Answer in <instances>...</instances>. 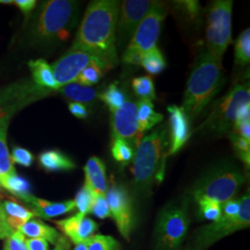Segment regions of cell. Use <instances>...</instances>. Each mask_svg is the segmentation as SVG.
<instances>
[{
	"label": "cell",
	"mask_w": 250,
	"mask_h": 250,
	"mask_svg": "<svg viewBox=\"0 0 250 250\" xmlns=\"http://www.w3.org/2000/svg\"><path fill=\"white\" fill-rule=\"evenodd\" d=\"M85 184L95 195L106 196L107 190V173L104 161L98 157H91L84 168Z\"/></svg>",
	"instance_id": "d6986e66"
},
{
	"label": "cell",
	"mask_w": 250,
	"mask_h": 250,
	"mask_svg": "<svg viewBox=\"0 0 250 250\" xmlns=\"http://www.w3.org/2000/svg\"><path fill=\"white\" fill-rule=\"evenodd\" d=\"M39 163L47 171L71 170L76 168V164L71 158L59 150H46L39 155Z\"/></svg>",
	"instance_id": "603a6c76"
},
{
	"label": "cell",
	"mask_w": 250,
	"mask_h": 250,
	"mask_svg": "<svg viewBox=\"0 0 250 250\" xmlns=\"http://www.w3.org/2000/svg\"><path fill=\"white\" fill-rule=\"evenodd\" d=\"M10 158L12 162H15L24 167H30L34 162L33 154L25 148L20 146H16L13 148Z\"/></svg>",
	"instance_id": "f35d334b"
},
{
	"label": "cell",
	"mask_w": 250,
	"mask_h": 250,
	"mask_svg": "<svg viewBox=\"0 0 250 250\" xmlns=\"http://www.w3.org/2000/svg\"><path fill=\"white\" fill-rule=\"evenodd\" d=\"M168 130L161 125L140 140L134 155V195L143 198L150 195L155 180H161L164 173L165 148L168 146Z\"/></svg>",
	"instance_id": "3957f363"
},
{
	"label": "cell",
	"mask_w": 250,
	"mask_h": 250,
	"mask_svg": "<svg viewBox=\"0 0 250 250\" xmlns=\"http://www.w3.org/2000/svg\"><path fill=\"white\" fill-rule=\"evenodd\" d=\"M79 15V3L71 0L43 2L31 26V36L37 43L55 44L67 41Z\"/></svg>",
	"instance_id": "277c9868"
},
{
	"label": "cell",
	"mask_w": 250,
	"mask_h": 250,
	"mask_svg": "<svg viewBox=\"0 0 250 250\" xmlns=\"http://www.w3.org/2000/svg\"></svg>",
	"instance_id": "c3c4849f"
},
{
	"label": "cell",
	"mask_w": 250,
	"mask_h": 250,
	"mask_svg": "<svg viewBox=\"0 0 250 250\" xmlns=\"http://www.w3.org/2000/svg\"><path fill=\"white\" fill-rule=\"evenodd\" d=\"M87 243H88V240L76 245L73 250H87Z\"/></svg>",
	"instance_id": "7dc6e473"
},
{
	"label": "cell",
	"mask_w": 250,
	"mask_h": 250,
	"mask_svg": "<svg viewBox=\"0 0 250 250\" xmlns=\"http://www.w3.org/2000/svg\"><path fill=\"white\" fill-rule=\"evenodd\" d=\"M240 202L239 200H229L222 205V212L226 217H235L240 211Z\"/></svg>",
	"instance_id": "60d3db41"
},
{
	"label": "cell",
	"mask_w": 250,
	"mask_h": 250,
	"mask_svg": "<svg viewBox=\"0 0 250 250\" xmlns=\"http://www.w3.org/2000/svg\"><path fill=\"white\" fill-rule=\"evenodd\" d=\"M9 113L0 115V178L16 174V170L9 155L7 145V132L9 126Z\"/></svg>",
	"instance_id": "44dd1931"
},
{
	"label": "cell",
	"mask_w": 250,
	"mask_h": 250,
	"mask_svg": "<svg viewBox=\"0 0 250 250\" xmlns=\"http://www.w3.org/2000/svg\"><path fill=\"white\" fill-rule=\"evenodd\" d=\"M140 66L153 75L159 74L164 71L166 68V62L163 54L161 53L158 46L144 55Z\"/></svg>",
	"instance_id": "f546056e"
},
{
	"label": "cell",
	"mask_w": 250,
	"mask_h": 250,
	"mask_svg": "<svg viewBox=\"0 0 250 250\" xmlns=\"http://www.w3.org/2000/svg\"><path fill=\"white\" fill-rule=\"evenodd\" d=\"M36 84L44 89L58 90L59 87L54 78L52 67L43 59L31 61L28 63Z\"/></svg>",
	"instance_id": "cb8c5ba5"
},
{
	"label": "cell",
	"mask_w": 250,
	"mask_h": 250,
	"mask_svg": "<svg viewBox=\"0 0 250 250\" xmlns=\"http://www.w3.org/2000/svg\"><path fill=\"white\" fill-rule=\"evenodd\" d=\"M245 183L240 168L232 161L216 163L195 182L190 193L195 200L207 198L223 205L237 195Z\"/></svg>",
	"instance_id": "5b68a950"
},
{
	"label": "cell",
	"mask_w": 250,
	"mask_h": 250,
	"mask_svg": "<svg viewBox=\"0 0 250 250\" xmlns=\"http://www.w3.org/2000/svg\"><path fill=\"white\" fill-rule=\"evenodd\" d=\"M90 213L95 215L96 217H98L101 220L111 217L106 196L95 195L94 202L91 208Z\"/></svg>",
	"instance_id": "8d00e7d4"
},
{
	"label": "cell",
	"mask_w": 250,
	"mask_h": 250,
	"mask_svg": "<svg viewBox=\"0 0 250 250\" xmlns=\"http://www.w3.org/2000/svg\"><path fill=\"white\" fill-rule=\"evenodd\" d=\"M170 114V148L167 151L168 156L176 154L188 142L190 137L189 119L182 107L171 105L168 107Z\"/></svg>",
	"instance_id": "2e32d148"
},
{
	"label": "cell",
	"mask_w": 250,
	"mask_h": 250,
	"mask_svg": "<svg viewBox=\"0 0 250 250\" xmlns=\"http://www.w3.org/2000/svg\"><path fill=\"white\" fill-rule=\"evenodd\" d=\"M151 0H125L121 2L116 25V48L130 43L144 17L150 9Z\"/></svg>",
	"instance_id": "7c38bea8"
},
{
	"label": "cell",
	"mask_w": 250,
	"mask_h": 250,
	"mask_svg": "<svg viewBox=\"0 0 250 250\" xmlns=\"http://www.w3.org/2000/svg\"><path fill=\"white\" fill-rule=\"evenodd\" d=\"M111 114L113 139L121 138L138 145L141 137L138 134L137 102L127 99L122 107L112 111Z\"/></svg>",
	"instance_id": "5bb4252c"
},
{
	"label": "cell",
	"mask_w": 250,
	"mask_h": 250,
	"mask_svg": "<svg viewBox=\"0 0 250 250\" xmlns=\"http://www.w3.org/2000/svg\"><path fill=\"white\" fill-rule=\"evenodd\" d=\"M61 94L66 99L73 100V102H77L81 104H92L99 99L98 91L94 89L92 86H85L78 83H71L62 87L59 88Z\"/></svg>",
	"instance_id": "d4e9b609"
},
{
	"label": "cell",
	"mask_w": 250,
	"mask_h": 250,
	"mask_svg": "<svg viewBox=\"0 0 250 250\" xmlns=\"http://www.w3.org/2000/svg\"><path fill=\"white\" fill-rule=\"evenodd\" d=\"M232 1L215 0L210 3L207 15V50L223 65V58L232 43Z\"/></svg>",
	"instance_id": "ba28073f"
},
{
	"label": "cell",
	"mask_w": 250,
	"mask_h": 250,
	"mask_svg": "<svg viewBox=\"0 0 250 250\" xmlns=\"http://www.w3.org/2000/svg\"><path fill=\"white\" fill-rule=\"evenodd\" d=\"M240 211L235 217L222 215L218 220L200 228L194 238L190 250H205L215 243L233 232L248 229L250 225V193L245 194L239 200Z\"/></svg>",
	"instance_id": "9c48e42d"
},
{
	"label": "cell",
	"mask_w": 250,
	"mask_h": 250,
	"mask_svg": "<svg viewBox=\"0 0 250 250\" xmlns=\"http://www.w3.org/2000/svg\"><path fill=\"white\" fill-rule=\"evenodd\" d=\"M26 237L23 236L21 232H13L11 236H9L8 239H6L4 250H28L25 244Z\"/></svg>",
	"instance_id": "ab89813d"
},
{
	"label": "cell",
	"mask_w": 250,
	"mask_h": 250,
	"mask_svg": "<svg viewBox=\"0 0 250 250\" xmlns=\"http://www.w3.org/2000/svg\"><path fill=\"white\" fill-rule=\"evenodd\" d=\"M13 232H14L9 228V225L5 220V217L1 208V204H0V239H8L9 236L13 234Z\"/></svg>",
	"instance_id": "f6af8a7d"
},
{
	"label": "cell",
	"mask_w": 250,
	"mask_h": 250,
	"mask_svg": "<svg viewBox=\"0 0 250 250\" xmlns=\"http://www.w3.org/2000/svg\"><path fill=\"white\" fill-rule=\"evenodd\" d=\"M232 129L235 134L250 141V120L235 123Z\"/></svg>",
	"instance_id": "b9f144b4"
},
{
	"label": "cell",
	"mask_w": 250,
	"mask_h": 250,
	"mask_svg": "<svg viewBox=\"0 0 250 250\" xmlns=\"http://www.w3.org/2000/svg\"><path fill=\"white\" fill-rule=\"evenodd\" d=\"M178 9L190 19H197L201 11V7L198 1L188 0V1H175L173 2Z\"/></svg>",
	"instance_id": "74e56055"
},
{
	"label": "cell",
	"mask_w": 250,
	"mask_h": 250,
	"mask_svg": "<svg viewBox=\"0 0 250 250\" xmlns=\"http://www.w3.org/2000/svg\"><path fill=\"white\" fill-rule=\"evenodd\" d=\"M87 250H121V246L110 235L94 234L88 240Z\"/></svg>",
	"instance_id": "e575fe53"
},
{
	"label": "cell",
	"mask_w": 250,
	"mask_h": 250,
	"mask_svg": "<svg viewBox=\"0 0 250 250\" xmlns=\"http://www.w3.org/2000/svg\"><path fill=\"white\" fill-rule=\"evenodd\" d=\"M168 14V6L164 2L154 1L142 21L137 27L125 52L145 55L157 47L162 22Z\"/></svg>",
	"instance_id": "8fae6325"
},
{
	"label": "cell",
	"mask_w": 250,
	"mask_h": 250,
	"mask_svg": "<svg viewBox=\"0 0 250 250\" xmlns=\"http://www.w3.org/2000/svg\"><path fill=\"white\" fill-rule=\"evenodd\" d=\"M132 86L134 93L141 99H148L152 101L157 99L154 82L150 76L146 75L134 78L132 81Z\"/></svg>",
	"instance_id": "4dcf8cb0"
},
{
	"label": "cell",
	"mask_w": 250,
	"mask_h": 250,
	"mask_svg": "<svg viewBox=\"0 0 250 250\" xmlns=\"http://www.w3.org/2000/svg\"><path fill=\"white\" fill-rule=\"evenodd\" d=\"M13 3L20 8V9L23 12L24 15L30 14V12L35 9L36 6V1L35 0H16L13 1Z\"/></svg>",
	"instance_id": "bcb514c9"
},
{
	"label": "cell",
	"mask_w": 250,
	"mask_h": 250,
	"mask_svg": "<svg viewBox=\"0 0 250 250\" xmlns=\"http://www.w3.org/2000/svg\"><path fill=\"white\" fill-rule=\"evenodd\" d=\"M94 198L95 194L86 186H83L81 188L79 192L76 194L75 199L73 200L75 208L78 209L79 213L84 216L90 213Z\"/></svg>",
	"instance_id": "d590c367"
},
{
	"label": "cell",
	"mask_w": 250,
	"mask_h": 250,
	"mask_svg": "<svg viewBox=\"0 0 250 250\" xmlns=\"http://www.w3.org/2000/svg\"><path fill=\"white\" fill-rule=\"evenodd\" d=\"M23 236L29 238H39L56 246V250H66L68 243L55 228L44 224L39 220H30L19 230Z\"/></svg>",
	"instance_id": "e0dca14e"
},
{
	"label": "cell",
	"mask_w": 250,
	"mask_h": 250,
	"mask_svg": "<svg viewBox=\"0 0 250 250\" xmlns=\"http://www.w3.org/2000/svg\"><path fill=\"white\" fill-rule=\"evenodd\" d=\"M250 104V83H238L222 99L216 101L211 112L197 131L214 134L229 132L237 121L242 108Z\"/></svg>",
	"instance_id": "8992f818"
},
{
	"label": "cell",
	"mask_w": 250,
	"mask_h": 250,
	"mask_svg": "<svg viewBox=\"0 0 250 250\" xmlns=\"http://www.w3.org/2000/svg\"><path fill=\"white\" fill-rule=\"evenodd\" d=\"M120 5L118 0L91 1L72 45L102 54L116 66V25Z\"/></svg>",
	"instance_id": "6da1fadb"
},
{
	"label": "cell",
	"mask_w": 250,
	"mask_h": 250,
	"mask_svg": "<svg viewBox=\"0 0 250 250\" xmlns=\"http://www.w3.org/2000/svg\"><path fill=\"white\" fill-rule=\"evenodd\" d=\"M107 68L98 62L90 63L89 65L80 72L75 83H78L85 86H92L99 83L103 73L107 72Z\"/></svg>",
	"instance_id": "f1b7e54d"
},
{
	"label": "cell",
	"mask_w": 250,
	"mask_h": 250,
	"mask_svg": "<svg viewBox=\"0 0 250 250\" xmlns=\"http://www.w3.org/2000/svg\"><path fill=\"white\" fill-rule=\"evenodd\" d=\"M111 153L115 161L124 164L129 163L134 159V150L131 145L121 138L113 139Z\"/></svg>",
	"instance_id": "836d02e7"
},
{
	"label": "cell",
	"mask_w": 250,
	"mask_h": 250,
	"mask_svg": "<svg viewBox=\"0 0 250 250\" xmlns=\"http://www.w3.org/2000/svg\"><path fill=\"white\" fill-rule=\"evenodd\" d=\"M94 62L101 63L107 70L115 67L102 54L88 48L72 45L67 53L64 54L51 66L58 87L61 88L68 83L75 82L80 72Z\"/></svg>",
	"instance_id": "30bf717a"
},
{
	"label": "cell",
	"mask_w": 250,
	"mask_h": 250,
	"mask_svg": "<svg viewBox=\"0 0 250 250\" xmlns=\"http://www.w3.org/2000/svg\"><path fill=\"white\" fill-rule=\"evenodd\" d=\"M99 99L107 105L111 112L122 107L127 100L124 91L119 88L116 83L109 84L104 92L99 93Z\"/></svg>",
	"instance_id": "4316f807"
},
{
	"label": "cell",
	"mask_w": 250,
	"mask_h": 250,
	"mask_svg": "<svg viewBox=\"0 0 250 250\" xmlns=\"http://www.w3.org/2000/svg\"><path fill=\"white\" fill-rule=\"evenodd\" d=\"M189 224L187 201L165 206L159 213L155 228L156 250H180Z\"/></svg>",
	"instance_id": "52a82bcc"
},
{
	"label": "cell",
	"mask_w": 250,
	"mask_h": 250,
	"mask_svg": "<svg viewBox=\"0 0 250 250\" xmlns=\"http://www.w3.org/2000/svg\"><path fill=\"white\" fill-rule=\"evenodd\" d=\"M229 138L238 159L248 167L250 165V141L239 136L233 131L230 132Z\"/></svg>",
	"instance_id": "d6a6232c"
},
{
	"label": "cell",
	"mask_w": 250,
	"mask_h": 250,
	"mask_svg": "<svg viewBox=\"0 0 250 250\" xmlns=\"http://www.w3.org/2000/svg\"><path fill=\"white\" fill-rule=\"evenodd\" d=\"M137 117H138V134H142L151 130L155 125H159L163 120V115L154 109L151 100L140 99L137 102Z\"/></svg>",
	"instance_id": "7402d4cb"
},
{
	"label": "cell",
	"mask_w": 250,
	"mask_h": 250,
	"mask_svg": "<svg viewBox=\"0 0 250 250\" xmlns=\"http://www.w3.org/2000/svg\"><path fill=\"white\" fill-rule=\"evenodd\" d=\"M106 198L118 231L126 241H130L134 226V208L128 190L123 186L113 185L107 188Z\"/></svg>",
	"instance_id": "4fadbf2b"
},
{
	"label": "cell",
	"mask_w": 250,
	"mask_h": 250,
	"mask_svg": "<svg viewBox=\"0 0 250 250\" xmlns=\"http://www.w3.org/2000/svg\"><path fill=\"white\" fill-rule=\"evenodd\" d=\"M28 250H49L48 243L39 238H26L25 239Z\"/></svg>",
	"instance_id": "7bdbcfd3"
},
{
	"label": "cell",
	"mask_w": 250,
	"mask_h": 250,
	"mask_svg": "<svg viewBox=\"0 0 250 250\" xmlns=\"http://www.w3.org/2000/svg\"><path fill=\"white\" fill-rule=\"evenodd\" d=\"M0 204H1V208L5 217V220L9 225V228L13 232L19 231L21 227H22L27 222H29L34 217H36V215L32 210L28 209L14 201L0 200Z\"/></svg>",
	"instance_id": "ffe728a7"
},
{
	"label": "cell",
	"mask_w": 250,
	"mask_h": 250,
	"mask_svg": "<svg viewBox=\"0 0 250 250\" xmlns=\"http://www.w3.org/2000/svg\"><path fill=\"white\" fill-rule=\"evenodd\" d=\"M226 82L223 65L204 49L195 62L185 92L182 108L189 120L201 114Z\"/></svg>",
	"instance_id": "7a4b0ae2"
},
{
	"label": "cell",
	"mask_w": 250,
	"mask_h": 250,
	"mask_svg": "<svg viewBox=\"0 0 250 250\" xmlns=\"http://www.w3.org/2000/svg\"><path fill=\"white\" fill-rule=\"evenodd\" d=\"M55 224L75 245L89 240L99 228L95 221L79 212L67 219L55 221Z\"/></svg>",
	"instance_id": "9a60e30c"
},
{
	"label": "cell",
	"mask_w": 250,
	"mask_h": 250,
	"mask_svg": "<svg viewBox=\"0 0 250 250\" xmlns=\"http://www.w3.org/2000/svg\"><path fill=\"white\" fill-rule=\"evenodd\" d=\"M198 205V212L201 218L209 222L218 221L222 215V205L213 200L207 198H199L196 200Z\"/></svg>",
	"instance_id": "1f68e13d"
},
{
	"label": "cell",
	"mask_w": 250,
	"mask_h": 250,
	"mask_svg": "<svg viewBox=\"0 0 250 250\" xmlns=\"http://www.w3.org/2000/svg\"><path fill=\"white\" fill-rule=\"evenodd\" d=\"M0 186L21 199L31 194L29 183L25 179L20 177L17 173L0 178Z\"/></svg>",
	"instance_id": "484cf974"
},
{
	"label": "cell",
	"mask_w": 250,
	"mask_h": 250,
	"mask_svg": "<svg viewBox=\"0 0 250 250\" xmlns=\"http://www.w3.org/2000/svg\"><path fill=\"white\" fill-rule=\"evenodd\" d=\"M69 109L72 112V115H74L79 119H85L88 116V110L85 107V105L77 103V102H71L69 104Z\"/></svg>",
	"instance_id": "ee69618b"
},
{
	"label": "cell",
	"mask_w": 250,
	"mask_h": 250,
	"mask_svg": "<svg viewBox=\"0 0 250 250\" xmlns=\"http://www.w3.org/2000/svg\"><path fill=\"white\" fill-rule=\"evenodd\" d=\"M234 61L239 66H246L250 62V29L247 28L238 36L234 45Z\"/></svg>",
	"instance_id": "83f0119b"
},
{
	"label": "cell",
	"mask_w": 250,
	"mask_h": 250,
	"mask_svg": "<svg viewBox=\"0 0 250 250\" xmlns=\"http://www.w3.org/2000/svg\"><path fill=\"white\" fill-rule=\"evenodd\" d=\"M22 200L32 208V211L36 216L45 220L72 212V210L76 208L73 200L51 202L45 199L38 198L32 194L26 196Z\"/></svg>",
	"instance_id": "ac0fdd59"
}]
</instances>
